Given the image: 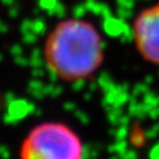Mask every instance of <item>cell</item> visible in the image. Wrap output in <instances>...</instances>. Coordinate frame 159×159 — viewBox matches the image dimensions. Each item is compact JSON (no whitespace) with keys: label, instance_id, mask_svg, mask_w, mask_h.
Here are the masks:
<instances>
[{"label":"cell","instance_id":"cell-1","mask_svg":"<svg viewBox=\"0 0 159 159\" xmlns=\"http://www.w3.org/2000/svg\"><path fill=\"white\" fill-rule=\"evenodd\" d=\"M105 59L104 41L97 27L84 19H65L44 43V60L58 79L77 83L89 79Z\"/></svg>","mask_w":159,"mask_h":159},{"label":"cell","instance_id":"cell-2","mask_svg":"<svg viewBox=\"0 0 159 159\" xmlns=\"http://www.w3.org/2000/svg\"><path fill=\"white\" fill-rule=\"evenodd\" d=\"M20 159H83L80 137L61 123H43L24 139Z\"/></svg>","mask_w":159,"mask_h":159},{"label":"cell","instance_id":"cell-3","mask_svg":"<svg viewBox=\"0 0 159 159\" xmlns=\"http://www.w3.org/2000/svg\"><path fill=\"white\" fill-rule=\"evenodd\" d=\"M132 32L139 54L148 63L159 65V2L137 16Z\"/></svg>","mask_w":159,"mask_h":159}]
</instances>
